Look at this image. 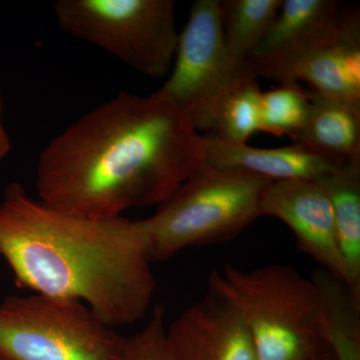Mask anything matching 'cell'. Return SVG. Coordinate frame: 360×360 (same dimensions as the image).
Here are the masks:
<instances>
[{
	"label": "cell",
	"mask_w": 360,
	"mask_h": 360,
	"mask_svg": "<svg viewBox=\"0 0 360 360\" xmlns=\"http://www.w3.org/2000/svg\"><path fill=\"white\" fill-rule=\"evenodd\" d=\"M262 91L257 78L245 72L219 108L210 134L224 141L248 143L259 131Z\"/></svg>",
	"instance_id": "cell-17"
},
{
	"label": "cell",
	"mask_w": 360,
	"mask_h": 360,
	"mask_svg": "<svg viewBox=\"0 0 360 360\" xmlns=\"http://www.w3.org/2000/svg\"><path fill=\"white\" fill-rule=\"evenodd\" d=\"M352 20L335 0H283L274 25L243 70L257 79L285 84L302 59L338 39Z\"/></svg>",
	"instance_id": "cell-8"
},
{
	"label": "cell",
	"mask_w": 360,
	"mask_h": 360,
	"mask_svg": "<svg viewBox=\"0 0 360 360\" xmlns=\"http://www.w3.org/2000/svg\"><path fill=\"white\" fill-rule=\"evenodd\" d=\"M125 341L75 300L32 293L0 302V360H122Z\"/></svg>",
	"instance_id": "cell-5"
},
{
	"label": "cell",
	"mask_w": 360,
	"mask_h": 360,
	"mask_svg": "<svg viewBox=\"0 0 360 360\" xmlns=\"http://www.w3.org/2000/svg\"><path fill=\"white\" fill-rule=\"evenodd\" d=\"M316 181L333 207L345 285L360 302V162L343 163Z\"/></svg>",
	"instance_id": "cell-14"
},
{
	"label": "cell",
	"mask_w": 360,
	"mask_h": 360,
	"mask_svg": "<svg viewBox=\"0 0 360 360\" xmlns=\"http://www.w3.org/2000/svg\"><path fill=\"white\" fill-rule=\"evenodd\" d=\"M167 341L174 360H257L238 312L210 290L167 326Z\"/></svg>",
	"instance_id": "cell-10"
},
{
	"label": "cell",
	"mask_w": 360,
	"mask_h": 360,
	"mask_svg": "<svg viewBox=\"0 0 360 360\" xmlns=\"http://www.w3.org/2000/svg\"><path fill=\"white\" fill-rule=\"evenodd\" d=\"M359 32V20L352 18L338 39L302 59L285 84L303 80L314 85L317 94L360 99Z\"/></svg>",
	"instance_id": "cell-13"
},
{
	"label": "cell",
	"mask_w": 360,
	"mask_h": 360,
	"mask_svg": "<svg viewBox=\"0 0 360 360\" xmlns=\"http://www.w3.org/2000/svg\"><path fill=\"white\" fill-rule=\"evenodd\" d=\"M53 13L63 32L146 77L172 70L179 39L174 0H58Z\"/></svg>",
	"instance_id": "cell-6"
},
{
	"label": "cell",
	"mask_w": 360,
	"mask_h": 360,
	"mask_svg": "<svg viewBox=\"0 0 360 360\" xmlns=\"http://www.w3.org/2000/svg\"><path fill=\"white\" fill-rule=\"evenodd\" d=\"M309 105V92L297 82L281 84L276 89L262 92L259 131L293 139L307 120Z\"/></svg>",
	"instance_id": "cell-18"
},
{
	"label": "cell",
	"mask_w": 360,
	"mask_h": 360,
	"mask_svg": "<svg viewBox=\"0 0 360 360\" xmlns=\"http://www.w3.org/2000/svg\"><path fill=\"white\" fill-rule=\"evenodd\" d=\"M205 141L208 167L248 172L271 181L316 180L343 165L296 143L278 148H259L224 141L212 134L206 135Z\"/></svg>",
	"instance_id": "cell-11"
},
{
	"label": "cell",
	"mask_w": 360,
	"mask_h": 360,
	"mask_svg": "<svg viewBox=\"0 0 360 360\" xmlns=\"http://www.w3.org/2000/svg\"><path fill=\"white\" fill-rule=\"evenodd\" d=\"M309 96V115L295 143L338 162H360V99Z\"/></svg>",
	"instance_id": "cell-12"
},
{
	"label": "cell",
	"mask_w": 360,
	"mask_h": 360,
	"mask_svg": "<svg viewBox=\"0 0 360 360\" xmlns=\"http://www.w3.org/2000/svg\"><path fill=\"white\" fill-rule=\"evenodd\" d=\"M276 217L295 233L300 250L345 283L333 207L316 180L272 181L260 201V217Z\"/></svg>",
	"instance_id": "cell-9"
},
{
	"label": "cell",
	"mask_w": 360,
	"mask_h": 360,
	"mask_svg": "<svg viewBox=\"0 0 360 360\" xmlns=\"http://www.w3.org/2000/svg\"><path fill=\"white\" fill-rule=\"evenodd\" d=\"M206 165L205 135L158 91L120 92L82 116L40 153L39 200L108 219L160 205Z\"/></svg>",
	"instance_id": "cell-1"
},
{
	"label": "cell",
	"mask_w": 360,
	"mask_h": 360,
	"mask_svg": "<svg viewBox=\"0 0 360 360\" xmlns=\"http://www.w3.org/2000/svg\"><path fill=\"white\" fill-rule=\"evenodd\" d=\"M0 257L20 288L84 303L115 328L146 319L158 286L139 220L65 212L18 182L0 201Z\"/></svg>",
	"instance_id": "cell-2"
},
{
	"label": "cell",
	"mask_w": 360,
	"mask_h": 360,
	"mask_svg": "<svg viewBox=\"0 0 360 360\" xmlns=\"http://www.w3.org/2000/svg\"><path fill=\"white\" fill-rule=\"evenodd\" d=\"M2 108H4V101H2L1 94H0V160L6 158L11 149V139L1 123Z\"/></svg>",
	"instance_id": "cell-20"
},
{
	"label": "cell",
	"mask_w": 360,
	"mask_h": 360,
	"mask_svg": "<svg viewBox=\"0 0 360 360\" xmlns=\"http://www.w3.org/2000/svg\"><path fill=\"white\" fill-rule=\"evenodd\" d=\"M208 290L238 312L257 360H309L330 352L321 292L293 267L243 270L227 264L208 277Z\"/></svg>",
	"instance_id": "cell-3"
},
{
	"label": "cell",
	"mask_w": 360,
	"mask_h": 360,
	"mask_svg": "<svg viewBox=\"0 0 360 360\" xmlns=\"http://www.w3.org/2000/svg\"><path fill=\"white\" fill-rule=\"evenodd\" d=\"M321 292L328 349L335 360H360V302L345 283L326 270L311 277Z\"/></svg>",
	"instance_id": "cell-15"
},
{
	"label": "cell",
	"mask_w": 360,
	"mask_h": 360,
	"mask_svg": "<svg viewBox=\"0 0 360 360\" xmlns=\"http://www.w3.org/2000/svg\"><path fill=\"white\" fill-rule=\"evenodd\" d=\"M219 4L225 45L231 58L243 66L264 41L283 0H224Z\"/></svg>",
	"instance_id": "cell-16"
},
{
	"label": "cell",
	"mask_w": 360,
	"mask_h": 360,
	"mask_svg": "<svg viewBox=\"0 0 360 360\" xmlns=\"http://www.w3.org/2000/svg\"><path fill=\"white\" fill-rule=\"evenodd\" d=\"M309 360H335V356H333V354L330 352H324L321 355H317V356L314 357V359Z\"/></svg>",
	"instance_id": "cell-21"
},
{
	"label": "cell",
	"mask_w": 360,
	"mask_h": 360,
	"mask_svg": "<svg viewBox=\"0 0 360 360\" xmlns=\"http://www.w3.org/2000/svg\"><path fill=\"white\" fill-rule=\"evenodd\" d=\"M245 75L225 45L219 0L194 2L158 94L186 111L198 131L210 132L224 99Z\"/></svg>",
	"instance_id": "cell-7"
},
{
	"label": "cell",
	"mask_w": 360,
	"mask_h": 360,
	"mask_svg": "<svg viewBox=\"0 0 360 360\" xmlns=\"http://www.w3.org/2000/svg\"><path fill=\"white\" fill-rule=\"evenodd\" d=\"M122 360H174L167 345L162 304L155 307L143 328L127 338Z\"/></svg>",
	"instance_id": "cell-19"
},
{
	"label": "cell",
	"mask_w": 360,
	"mask_h": 360,
	"mask_svg": "<svg viewBox=\"0 0 360 360\" xmlns=\"http://www.w3.org/2000/svg\"><path fill=\"white\" fill-rule=\"evenodd\" d=\"M271 180L206 167L186 180L155 214L139 219L153 262L182 250L236 238L260 217Z\"/></svg>",
	"instance_id": "cell-4"
}]
</instances>
